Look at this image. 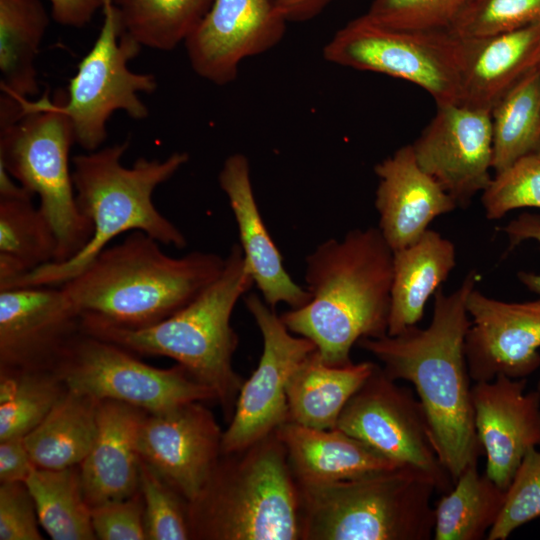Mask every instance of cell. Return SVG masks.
I'll return each mask as SVG.
<instances>
[{
  "instance_id": "obj_4",
  "label": "cell",
  "mask_w": 540,
  "mask_h": 540,
  "mask_svg": "<svg viewBox=\"0 0 540 540\" xmlns=\"http://www.w3.org/2000/svg\"><path fill=\"white\" fill-rule=\"evenodd\" d=\"M128 145L125 141L72 158L77 206L93 226L92 237L70 259L35 268L7 289L60 286L125 232L142 231L163 245L186 246L185 235L156 208L152 195L188 162V153L173 152L163 160L140 157L127 167L121 159Z\"/></svg>"
},
{
  "instance_id": "obj_1",
  "label": "cell",
  "mask_w": 540,
  "mask_h": 540,
  "mask_svg": "<svg viewBox=\"0 0 540 540\" xmlns=\"http://www.w3.org/2000/svg\"><path fill=\"white\" fill-rule=\"evenodd\" d=\"M478 274L470 270L450 294H434L431 322L398 335L362 338L357 345L380 361L393 380L415 387L426 413L437 455L453 482L483 454L472 404V385L464 343L471 325L467 298Z\"/></svg>"
},
{
  "instance_id": "obj_37",
  "label": "cell",
  "mask_w": 540,
  "mask_h": 540,
  "mask_svg": "<svg viewBox=\"0 0 540 540\" xmlns=\"http://www.w3.org/2000/svg\"><path fill=\"white\" fill-rule=\"evenodd\" d=\"M481 201L489 220L500 219L519 208L540 209V150L495 173L482 192Z\"/></svg>"
},
{
  "instance_id": "obj_39",
  "label": "cell",
  "mask_w": 540,
  "mask_h": 540,
  "mask_svg": "<svg viewBox=\"0 0 540 540\" xmlns=\"http://www.w3.org/2000/svg\"><path fill=\"white\" fill-rule=\"evenodd\" d=\"M467 0H372L365 13L394 29L449 31Z\"/></svg>"
},
{
  "instance_id": "obj_27",
  "label": "cell",
  "mask_w": 540,
  "mask_h": 540,
  "mask_svg": "<svg viewBox=\"0 0 540 540\" xmlns=\"http://www.w3.org/2000/svg\"><path fill=\"white\" fill-rule=\"evenodd\" d=\"M99 400L67 389L48 415L24 437L33 464L46 469L78 466L97 434Z\"/></svg>"
},
{
  "instance_id": "obj_17",
  "label": "cell",
  "mask_w": 540,
  "mask_h": 540,
  "mask_svg": "<svg viewBox=\"0 0 540 540\" xmlns=\"http://www.w3.org/2000/svg\"><path fill=\"white\" fill-rule=\"evenodd\" d=\"M286 24L272 0H213L184 42L190 65L211 83H231L244 60L281 41Z\"/></svg>"
},
{
  "instance_id": "obj_2",
  "label": "cell",
  "mask_w": 540,
  "mask_h": 540,
  "mask_svg": "<svg viewBox=\"0 0 540 540\" xmlns=\"http://www.w3.org/2000/svg\"><path fill=\"white\" fill-rule=\"evenodd\" d=\"M393 255L378 227L323 241L305 259L308 302L282 313V322L312 341L328 365L353 363L360 339L388 332Z\"/></svg>"
},
{
  "instance_id": "obj_31",
  "label": "cell",
  "mask_w": 540,
  "mask_h": 540,
  "mask_svg": "<svg viewBox=\"0 0 540 540\" xmlns=\"http://www.w3.org/2000/svg\"><path fill=\"white\" fill-rule=\"evenodd\" d=\"M24 483L35 503L39 523L50 538L96 539L79 465L63 469L34 466Z\"/></svg>"
},
{
  "instance_id": "obj_5",
  "label": "cell",
  "mask_w": 540,
  "mask_h": 540,
  "mask_svg": "<svg viewBox=\"0 0 540 540\" xmlns=\"http://www.w3.org/2000/svg\"><path fill=\"white\" fill-rule=\"evenodd\" d=\"M253 285L241 246L234 244L218 278L168 318L142 328H126L82 317L83 331L131 353L175 360L214 392L229 421L244 382L232 363L239 339L231 316Z\"/></svg>"
},
{
  "instance_id": "obj_16",
  "label": "cell",
  "mask_w": 540,
  "mask_h": 540,
  "mask_svg": "<svg viewBox=\"0 0 540 540\" xmlns=\"http://www.w3.org/2000/svg\"><path fill=\"white\" fill-rule=\"evenodd\" d=\"M464 350L471 380L526 379L540 367V297L505 302L470 292Z\"/></svg>"
},
{
  "instance_id": "obj_26",
  "label": "cell",
  "mask_w": 540,
  "mask_h": 540,
  "mask_svg": "<svg viewBox=\"0 0 540 540\" xmlns=\"http://www.w3.org/2000/svg\"><path fill=\"white\" fill-rule=\"evenodd\" d=\"M374 366L370 361L328 365L316 349L296 368L288 382L289 421L316 429L335 428L345 405Z\"/></svg>"
},
{
  "instance_id": "obj_28",
  "label": "cell",
  "mask_w": 540,
  "mask_h": 540,
  "mask_svg": "<svg viewBox=\"0 0 540 540\" xmlns=\"http://www.w3.org/2000/svg\"><path fill=\"white\" fill-rule=\"evenodd\" d=\"M48 25L40 0H0L1 95L21 101L39 93L35 61Z\"/></svg>"
},
{
  "instance_id": "obj_13",
  "label": "cell",
  "mask_w": 540,
  "mask_h": 540,
  "mask_svg": "<svg viewBox=\"0 0 540 540\" xmlns=\"http://www.w3.org/2000/svg\"><path fill=\"white\" fill-rule=\"evenodd\" d=\"M245 306L263 339L258 365L239 391L222 435V453L241 451L289 421L287 385L296 368L317 348L292 333L262 297L250 293Z\"/></svg>"
},
{
  "instance_id": "obj_35",
  "label": "cell",
  "mask_w": 540,
  "mask_h": 540,
  "mask_svg": "<svg viewBox=\"0 0 540 540\" xmlns=\"http://www.w3.org/2000/svg\"><path fill=\"white\" fill-rule=\"evenodd\" d=\"M139 491L147 539H192L188 502L141 459Z\"/></svg>"
},
{
  "instance_id": "obj_45",
  "label": "cell",
  "mask_w": 540,
  "mask_h": 540,
  "mask_svg": "<svg viewBox=\"0 0 540 540\" xmlns=\"http://www.w3.org/2000/svg\"><path fill=\"white\" fill-rule=\"evenodd\" d=\"M277 12L287 22L311 20L334 0H272Z\"/></svg>"
},
{
  "instance_id": "obj_23",
  "label": "cell",
  "mask_w": 540,
  "mask_h": 540,
  "mask_svg": "<svg viewBox=\"0 0 540 540\" xmlns=\"http://www.w3.org/2000/svg\"><path fill=\"white\" fill-rule=\"evenodd\" d=\"M540 66V22L484 38L461 39L460 105L491 112Z\"/></svg>"
},
{
  "instance_id": "obj_36",
  "label": "cell",
  "mask_w": 540,
  "mask_h": 540,
  "mask_svg": "<svg viewBox=\"0 0 540 540\" xmlns=\"http://www.w3.org/2000/svg\"><path fill=\"white\" fill-rule=\"evenodd\" d=\"M540 22V0H467L449 32L459 39L484 38Z\"/></svg>"
},
{
  "instance_id": "obj_44",
  "label": "cell",
  "mask_w": 540,
  "mask_h": 540,
  "mask_svg": "<svg viewBox=\"0 0 540 540\" xmlns=\"http://www.w3.org/2000/svg\"><path fill=\"white\" fill-rule=\"evenodd\" d=\"M51 16L58 24L81 28L88 24L95 13L103 8L105 0H48Z\"/></svg>"
},
{
  "instance_id": "obj_41",
  "label": "cell",
  "mask_w": 540,
  "mask_h": 540,
  "mask_svg": "<svg viewBox=\"0 0 540 540\" xmlns=\"http://www.w3.org/2000/svg\"><path fill=\"white\" fill-rule=\"evenodd\" d=\"M39 519L24 482L1 483L0 540H40Z\"/></svg>"
},
{
  "instance_id": "obj_42",
  "label": "cell",
  "mask_w": 540,
  "mask_h": 540,
  "mask_svg": "<svg viewBox=\"0 0 540 540\" xmlns=\"http://www.w3.org/2000/svg\"><path fill=\"white\" fill-rule=\"evenodd\" d=\"M501 230L507 235L508 250L525 240H535L540 244V214L522 213ZM517 275L523 285L540 297V275L524 271L518 272Z\"/></svg>"
},
{
  "instance_id": "obj_14",
  "label": "cell",
  "mask_w": 540,
  "mask_h": 540,
  "mask_svg": "<svg viewBox=\"0 0 540 540\" xmlns=\"http://www.w3.org/2000/svg\"><path fill=\"white\" fill-rule=\"evenodd\" d=\"M436 107L435 115L411 146L421 168L457 207L467 208L493 178L491 112L455 103Z\"/></svg>"
},
{
  "instance_id": "obj_6",
  "label": "cell",
  "mask_w": 540,
  "mask_h": 540,
  "mask_svg": "<svg viewBox=\"0 0 540 540\" xmlns=\"http://www.w3.org/2000/svg\"><path fill=\"white\" fill-rule=\"evenodd\" d=\"M188 513L192 539L302 540L299 485L275 432L222 453Z\"/></svg>"
},
{
  "instance_id": "obj_9",
  "label": "cell",
  "mask_w": 540,
  "mask_h": 540,
  "mask_svg": "<svg viewBox=\"0 0 540 540\" xmlns=\"http://www.w3.org/2000/svg\"><path fill=\"white\" fill-rule=\"evenodd\" d=\"M461 39L449 31L381 25L366 14L340 28L323 48L330 63L411 82L436 105L459 103Z\"/></svg>"
},
{
  "instance_id": "obj_11",
  "label": "cell",
  "mask_w": 540,
  "mask_h": 540,
  "mask_svg": "<svg viewBox=\"0 0 540 540\" xmlns=\"http://www.w3.org/2000/svg\"><path fill=\"white\" fill-rule=\"evenodd\" d=\"M53 370L70 391L99 401L123 402L147 413L216 400L214 392L181 365L168 369L148 365L126 349L84 331Z\"/></svg>"
},
{
  "instance_id": "obj_38",
  "label": "cell",
  "mask_w": 540,
  "mask_h": 540,
  "mask_svg": "<svg viewBox=\"0 0 540 540\" xmlns=\"http://www.w3.org/2000/svg\"><path fill=\"white\" fill-rule=\"evenodd\" d=\"M540 517V445L522 459L505 492L500 515L488 540H505L520 526Z\"/></svg>"
},
{
  "instance_id": "obj_22",
  "label": "cell",
  "mask_w": 540,
  "mask_h": 540,
  "mask_svg": "<svg viewBox=\"0 0 540 540\" xmlns=\"http://www.w3.org/2000/svg\"><path fill=\"white\" fill-rule=\"evenodd\" d=\"M146 414L123 402L99 401L96 438L79 465L90 507L130 497L139 490L137 438Z\"/></svg>"
},
{
  "instance_id": "obj_34",
  "label": "cell",
  "mask_w": 540,
  "mask_h": 540,
  "mask_svg": "<svg viewBox=\"0 0 540 540\" xmlns=\"http://www.w3.org/2000/svg\"><path fill=\"white\" fill-rule=\"evenodd\" d=\"M0 368V441L25 437L67 388L53 369Z\"/></svg>"
},
{
  "instance_id": "obj_46",
  "label": "cell",
  "mask_w": 540,
  "mask_h": 540,
  "mask_svg": "<svg viewBox=\"0 0 540 540\" xmlns=\"http://www.w3.org/2000/svg\"><path fill=\"white\" fill-rule=\"evenodd\" d=\"M537 390L540 391V378H539V380H538Z\"/></svg>"
},
{
  "instance_id": "obj_25",
  "label": "cell",
  "mask_w": 540,
  "mask_h": 540,
  "mask_svg": "<svg viewBox=\"0 0 540 540\" xmlns=\"http://www.w3.org/2000/svg\"><path fill=\"white\" fill-rule=\"evenodd\" d=\"M455 266V245L432 229L413 244L394 251L388 335H398L418 324L429 297Z\"/></svg>"
},
{
  "instance_id": "obj_43",
  "label": "cell",
  "mask_w": 540,
  "mask_h": 540,
  "mask_svg": "<svg viewBox=\"0 0 540 540\" xmlns=\"http://www.w3.org/2000/svg\"><path fill=\"white\" fill-rule=\"evenodd\" d=\"M34 466L26 448L24 437H14L0 441L1 483L25 482Z\"/></svg>"
},
{
  "instance_id": "obj_40",
  "label": "cell",
  "mask_w": 540,
  "mask_h": 540,
  "mask_svg": "<svg viewBox=\"0 0 540 540\" xmlns=\"http://www.w3.org/2000/svg\"><path fill=\"white\" fill-rule=\"evenodd\" d=\"M95 536L101 540L147 539L140 491L130 497L91 507Z\"/></svg>"
},
{
  "instance_id": "obj_12",
  "label": "cell",
  "mask_w": 540,
  "mask_h": 540,
  "mask_svg": "<svg viewBox=\"0 0 540 540\" xmlns=\"http://www.w3.org/2000/svg\"><path fill=\"white\" fill-rule=\"evenodd\" d=\"M337 428L397 465L431 475L440 492L453 480L435 450L424 408L411 389L400 386L379 364L342 410Z\"/></svg>"
},
{
  "instance_id": "obj_8",
  "label": "cell",
  "mask_w": 540,
  "mask_h": 540,
  "mask_svg": "<svg viewBox=\"0 0 540 540\" xmlns=\"http://www.w3.org/2000/svg\"><path fill=\"white\" fill-rule=\"evenodd\" d=\"M66 93L53 100L22 101L20 114L0 120V165L25 189L39 197V209L57 238L53 262L76 255L93 234L80 212L69 165L75 143L72 123L64 111Z\"/></svg>"
},
{
  "instance_id": "obj_21",
  "label": "cell",
  "mask_w": 540,
  "mask_h": 540,
  "mask_svg": "<svg viewBox=\"0 0 540 540\" xmlns=\"http://www.w3.org/2000/svg\"><path fill=\"white\" fill-rule=\"evenodd\" d=\"M218 183L229 202L245 262L263 300L274 309L280 303L290 308L303 306L310 296L285 269L281 253L263 221L248 158L242 153L228 156L218 174Z\"/></svg>"
},
{
  "instance_id": "obj_20",
  "label": "cell",
  "mask_w": 540,
  "mask_h": 540,
  "mask_svg": "<svg viewBox=\"0 0 540 540\" xmlns=\"http://www.w3.org/2000/svg\"><path fill=\"white\" fill-rule=\"evenodd\" d=\"M378 178V228L393 251L417 241L438 216L457 207L442 186L419 165L411 144L374 166Z\"/></svg>"
},
{
  "instance_id": "obj_15",
  "label": "cell",
  "mask_w": 540,
  "mask_h": 540,
  "mask_svg": "<svg viewBox=\"0 0 540 540\" xmlns=\"http://www.w3.org/2000/svg\"><path fill=\"white\" fill-rule=\"evenodd\" d=\"M222 435L214 415L201 401L147 413L137 450L162 479L188 503L203 490L222 455Z\"/></svg>"
},
{
  "instance_id": "obj_24",
  "label": "cell",
  "mask_w": 540,
  "mask_h": 540,
  "mask_svg": "<svg viewBox=\"0 0 540 540\" xmlns=\"http://www.w3.org/2000/svg\"><path fill=\"white\" fill-rule=\"evenodd\" d=\"M274 432L299 484L332 483L402 466L337 427L316 429L287 421Z\"/></svg>"
},
{
  "instance_id": "obj_29",
  "label": "cell",
  "mask_w": 540,
  "mask_h": 540,
  "mask_svg": "<svg viewBox=\"0 0 540 540\" xmlns=\"http://www.w3.org/2000/svg\"><path fill=\"white\" fill-rule=\"evenodd\" d=\"M32 198L0 199V291L55 260L56 235Z\"/></svg>"
},
{
  "instance_id": "obj_32",
  "label": "cell",
  "mask_w": 540,
  "mask_h": 540,
  "mask_svg": "<svg viewBox=\"0 0 540 540\" xmlns=\"http://www.w3.org/2000/svg\"><path fill=\"white\" fill-rule=\"evenodd\" d=\"M491 121L495 173L540 150V66L493 106Z\"/></svg>"
},
{
  "instance_id": "obj_3",
  "label": "cell",
  "mask_w": 540,
  "mask_h": 540,
  "mask_svg": "<svg viewBox=\"0 0 540 540\" xmlns=\"http://www.w3.org/2000/svg\"><path fill=\"white\" fill-rule=\"evenodd\" d=\"M160 245L132 231L60 286L82 317L126 328L155 324L193 301L225 266L213 252L172 257Z\"/></svg>"
},
{
  "instance_id": "obj_7",
  "label": "cell",
  "mask_w": 540,
  "mask_h": 540,
  "mask_svg": "<svg viewBox=\"0 0 540 540\" xmlns=\"http://www.w3.org/2000/svg\"><path fill=\"white\" fill-rule=\"evenodd\" d=\"M302 540H429L438 490L428 473L396 466L326 484H299Z\"/></svg>"
},
{
  "instance_id": "obj_19",
  "label": "cell",
  "mask_w": 540,
  "mask_h": 540,
  "mask_svg": "<svg viewBox=\"0 0 540 540\" xmlns=\"http://www.w3.org/2000/svg\"><path fill=\"white\" fill-rule=\"evenodd\" d=\"M526 379L499 375L472 385L474 424L485 474L506 490L525 454L540 445V391Z\"/></svg>"
},
{
  "instance_id": "obj_10",
  "label": "cell",
  "mask_w": 540,
  "mask_h": 540,
  "mask_svg": "<svg viewBox=\"0 0 540 540\" xmlns=\"http://www.w3.org/2000/svg\"><path fill=\"white\" fill-rule=\"evenodd\" d=\"M102 11L100 33L70 79L64 103L75 143L87 152L103 144L107 122L115 111L136 120L148 117L139 93H152L157 88L153 74L129 69V61L142 46L123 32L112 0H105Z\"/></svg>"
},
{
  "instance_id": "obj_18",
  "label": "cell",
  "mask_w": 540,
  "mask_h": 540,
  "mask_svg": "<svg viewBox=\"0 0 540 540\" xmlns=\"http://www.w3.org/2000/svg\"><path fill=\"white\" fill-rule=\"evenodd\" d=\"M83 332L61 286L0 291V367L53 369Z\"/></svg>"
},
{
  "instance_id": "obj_33",
  "label": "cell",
  "mask_w": 540,
  "mask_h": 540,
  "mask_svg": "<svg viewBox=\"0 0 540 540\" xmlns=\"http://www.w3.org/2000/svg\"><path fill=\"white\" fill-rule=\"evenodd\" d=\"M124 33L142 47L170 51L185 42L213 0H112Z\"/></svg>"
},
{
  "instance_id": "obj_30",
  "label": "cell",
  "mask_w": 540,
  "mask_h": 540,
  "mask_svg": "<svg viewBox=\"0 0 540 540\" xmlns=\"http://www.w3.org/2000/svg\"><path fill=\"white\" fill-rule=\"evenodd\" d=\"M477 465L467 467L434 507L435 540H481L487 537L502 510L506 490Z\"/></svg>"
}]
</instances>
